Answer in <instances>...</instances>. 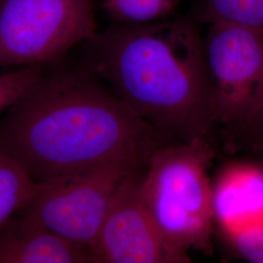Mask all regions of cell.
<instances>
[{"instance_id":"obj_9","label":"cell","mask_w":263,"mask_h":263,"mask_svg":"<svg viewBox=\"0 0 263 263\" xmlns=\"http://www.w3.org/2000/svg\"><path fill=\"white\" fill-rule=\"evenodd\" d=\"M0 263H95L88 249L26 217L0 226Z\"/></svg>"},{"instance_id":"obj_7","label":"cell","mask_w":263,"mask_h":263,"mask_svg":"<svg viewBox=\"0 0 263 263\" xmlns=\"http://www.w3.org/2000/svg\"><path fill=\"white\" fill-rule=\"evenodd\" d=\"M143 170L119 188L92 248L95 263H187L188 253L160 232L140 191Z\"/></svg>"},{"instance_id":"obj_2","label":"cell","mask_w":263,"mask_h":263,"mask_svg":"<svg viewBox=\"0 0 263 263\" xmlns=\"http://www.w3.org/2000/svg\"><path fill=\"white\" fill-rule=\"evenodd\" d=\"M84 44L82 64L166 142L211 138L216 123L196 20L111 22Z\"/></svg>"},{"instance_id":"obj_5","label":"cell","mask_w":263,"mask_h":263,"mask_svg":"<svg viewBox=\"0 0 263 263\" xmlns=\"http://www.w3.org/2000/svg\"><path fill=\"white\" fill-rule=\"evenodd\" d=\"M144 169L119 161L72 177L37 183L28 204L15 216L45 226L91 251L113 200L125 179Z\"/></svg>"},{"instance_id":"obj_16","label":"cell","mask_w":263,"mask_h":263,"mask_svg":"<svg viewBox=\"0 0 263 263\" xmlns=\"http://www.w3.org/2000/svg\"><path fill=\"white\" fill-rule=\"evenodd\" d=\"M253 156H254V158H255L254 161H255L256 163H258L261 167H263V149L258 151L257 153H255Z\"/></svg>"},{"instance_id":"obj_11","label":"cell","mask_w":263,"mask_h":263,"mask_svg":"<svg viewBox=\"0 0 263 263\" xmlns=\"http://www.w3.org/2000/svg\"><path fill=\"white\" fill-rule=\"evenodd\" d=\"M181 0H102L101 9L114 23L141 24L170 18Z\"/></svg>"},{"instance_id":"obj_1","label":"cell","mask_w":263,"mask_h":263,"mask_svg":"<svg viewBox=\"0 0 263 263\" xmlns=\"http://www.w3.org/2000/svg\"><path fill=\"white\" fill-rule=\"evenodd\" d=\"M166 143L86 66H45L0 119V151L35 183L119 161L146 165Z\"/></svg>"},{"instance_id":"obj_4","label":"cell","mask_w":263,"mask_h":263,"mask_svg":"<svg viewBox=\"0 0 263 263\" xmlns=\"http://www.w3.org/2000/svg\"><path fill=\"white\" fill-rule=\"evenodd\" d=\"M97 31L93 0H0V68L56 64Z\"/></svg>"},{"instance_id":"obj_13","label":"cell","mask_w":263,"mask_h":263,"mask_svg":"<svg viewBox=\"0 0 263 263\" xmlns=\"http://www.w3.org/2000/svg\"><path fill=\"white\" fill-rule=\"evenodd\" d=\"M44 67L41 65L22 66L0 73V115L37 80Z\"/></svg>"},{"instance_id":"obj_15","label":"cell","mask_w":263,"mask_h":263,"mask_svg":"<svg viewBox=\"0 0 263 263\" xmlns=\"http://www.w3.org/2000/svg\"><path fill=\"white\" fill-rule=\"evenodd\" d=\"M228 243L245 260L263 263V224L236 236Z\"/></svg>"},{"instance_id":"obj_8","label":"cell","mask_w":263,"mask_h":263,"mask_svg":"<svg viewBox=\"0 0 263 263\" xmlns=\"http://www.w3.org/2000/svg\"><path fill=\"white\" fill-rule=\"evenodd\" d=\"M212 209L227 242L263 224V167L255 161L226 164L212 182Z\"/></svg>"},{"instance_id":"obj_6","label":"cell","mask_w":263,"mask_h":263,"mask_svg":"<svg viewBox=\"0 0 263 263\" xmlns=\"http://www.w3.org/2000/svg\"><path fill=\"white\" fill-rule=\"evenodd\" d=\"M209 96L217 124L235 131L263 91V31L213 22L204 35Z\"/></svg>"},{"instance_id":"obj_14","label":"cell","mask_w":263,"mask_h":263,"mask_svg":"<svg viewBox=\"0 0 263 263\" xmlns=\"http://www.w3.org/2000/svg\"><path fill=\"white\" fill-rule=\"evenodd\" d=\"M232 134L253 155L263 149V91L251 117Z\"/></svg>"},{"instance_id":"obj_12","label":"cell","mask_w":263,"mask_h":263,"mask_svg":"<svg viewBox=\"0 0 263 263\" xmlns=\"http://www.w3.org/2000/svg\"><path fill=\"white\" fill-rule=\"evenodd\" d=\"M201 20L263 31V0H205Z\"/></svg>"},{"instance_id":"obj_3","label":"cell","mask_w":263,"mask_h":263,"mask_svg":"<svg viewBox=\"0 0 263 263\" xmlns=\"http://www.w3.org/2000/svg\"><path fill=\"white\" fill-rule=\"evenodd\" d=\"M213 158L210 139L166 142L141 173V199L154 223L171 244L186 253L212 252Z\"/></svg>"},{"instance_id":"obj_10","label":"cell","mask_w":263,"mask_h":263,"mask_svg":"<svg viewBox=\"0 0 263 263\" xmlns=\"http://www.w3.org/2000/svg\"><path fill=\"white\" fill-rule=\"evenodd\" d=\"M36 189L26 171L0 151V226L28 204Z\"/></svg>"}]
</instances>
